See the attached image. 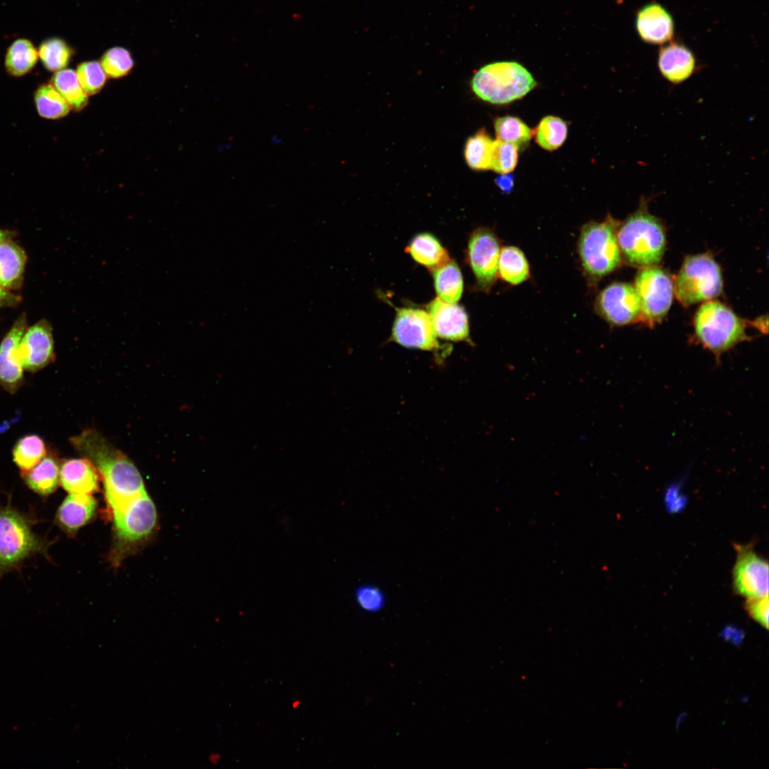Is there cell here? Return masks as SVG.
<instances>
[{
    "label": "cell",
    "mask_w": 769,
    "mask_h": 769,
    "mask_svg": "<svg viewBox=\"0 0 769 769\" xmlns=\"http://www.w3.org/2000/svg\"><path fill=\"white\" fill-rule=\"evenodd\" d=\"M722 288L719 266L706 253L685 258L674 287L677 298L685 306L713 298L721 294Z\"/></svg>",
    "instance_id": "ba28073f"
},
{
    "label": "cell",
    "mask_w": 769,
    "mask_h": 769,
    "mask_svg": "<svg viewBox=\"0 0 769 769\" xmlns=\"http://www.w3.org/2000/svg\"><path fill=\"white\" fill-rule=\"evenodd\" d=\"M567 135L566 122L560 117L548 115L541 119L535 130V141L548 151L559 148Z\"/></svg>",
    "instance_id": "1f68e13d"
},
{
    "label": "cell",
    "mask_w": 769,
    "mask_h": 769,
    "mask_svg": "<svg viewBox=\"0 0 769 769\" xmlns=\"http://www.w3.org/2000/svg\"><path fill=\"white\" fill-rule=\"evenodd\" d=\"M432 273L438 298L449 303L458 302L462 295L464 281L457 263L449 260L434 269Z\"/></svg>",
    "instance_id": "cb8c5ba5"
},
{
    "label": "cell",
    "mask_w": 769,
    "mask_h": 769,
    "mask_svg": "<svg viewBox=\"0 0 769 769\" xmlns=\"http://www.w3.org/2000/svg\"><path fill=\"white\" fill-rule=\"evenodd\" d=\"M72 51L66 42L53 38L43 42L39 48L38 56L44 67L50 71L64 69L69 63Z\"/></svg>",
    "instance_id": "d6a6232c"
},
{
    "label": "cell",
    "mask_w": 769,
    "mask_h": 769,
    "mask_svg": "<svg viewBox=\"0 0 769 769\" xmlns=\"http://www.w3.org/2000/svg\"><path fill=\"white\" fill-rule=\"evenodd\" d=\"M110 513L114 536L109 558L114 566H118L153 534L157 510L146 492Z\"/></svg>",
    "instance_id": "277c9868"
},
{
    "label": "cell",
    "mask_w": 769,
    "mask_h": 769,
    "mask_svg": "<svg viewBox=\"0 0 769 769\" xmlns=\"http://www.w3.org/2000/svg\"><path fill=\"white\" fill-rule=\"evenodd\" d=\"M21 476L30 490L39 496L48 497L60 484L59 462L51 452H48L36 466L21 471Z\"/></svg>",
    "instance_id": "44dd1931"
},
{
    "label": "cell",
    "mask_w": 769,
    "mask_h": 769,
    "mask_svg": "<svg viewBox=\"0 0 769 769\" xmlns=\"http://www.w3.org/2000/svg\"><path fill=\"white\" fill-rule=\"evenodd\" d=\"M133 63L130 52L121 47H114L107 51L100 63L106 75L113 78L127 75L132 68Z\"/></svg>",
    "instance_id": "836d02e7"
},
{
    "label": "cell",
    "mask_w": 769,
    "mask_h": 769,
    "mask_svg": "<svg viewBox=\"0 0 769 769\" xmlns=\"http://www.w3.org/2000/svg\"><path fill=\"white\" fill-rule=\"evenodd\" d=\"M271 142L274 145H277V146H280V145L283 144V141L282 138L281 137H279L278 135H275V134L271 135Z\"/></svg>",
    "instance_id": "b9f144b4"
},
{
    "label": "cell",
    "mask_w": 769,
    "mask_h": 769,
    "mask_svg": "<svg viewBox=\"0 0 769 769\" xmlns=\"http://www.w3.org/2000/svg\"><path fill=\"white\" fill-rule=\"evenodd\" d=\"M494 128L497 140L516 145L523 150L529 143L533 130L520 118L514 116L496 117Z\"/></svg>",
    "instance_id": "f546056e"
},
{
    "label": "cell",
    "mask_w": 769,
    "mask_h": 769,
    "mask_svg": "<svg viewBox=\"0 0 769 769\" xmlns=\"http://www.w3.org/2000/svg\"><path fill=\"white\" fill-rule=\"evenodd\" d=\"M418 263L433 271L450 259L446 250L439 241L429 233L416 235L406 249Z\"/></svg>",
    "instance_id": "603a6c76"
},
{
    "label": "cell",
    "mask_w": 769,
    "mask_h": 769,
    "mask_svg": "<svg viewBox=\"0 0 769 769\" xmlns=\"http://www.w3.org/2000/svg\"><path fill=\"white\" fill-rule=\"evenodd\" d=\"M46 454L43 440L34 434L21 438L13 449V460L21 471L29 470Z\"/></svg>",
    "instance_id": "4dcf8cb0"
},
{
    "label": "cell",
    "mask_w": 769,
    "mask_h": 769,
    "mask_svg": "<svg viewBox=\"0 0 769 769\" xmlns=\"http://www.w3.org/2000/svg\"><path fill=\"white\" fill-rule=\"evenodd\" d=\"M694 328L698 340L716 354L747 339L743 320L719 301L701 305L696 313Z\"/></svg>",
    "instance_id": "52a82bcc"
},
{
    "label": "cell",
    "mask_w": 769,
    "mask_h": 769,
    "mask_svg": "<svg viewBox=\"0 0 769 769\" xmlns=\"http://www.w3.org/2000/svg\"><path fill=\"white\" fill-rule=\"evenodd\" d=\"M71 444L88 459L103 479L110 512L146 493L135 465L95 429H86L72 437Z\"/></svg>",
    "instance_id": "6da1fadb"
},
{
    "label": "cell",
    "mask_w": 769,
    "mask_h": 769,
    "mask_svg": "<svg viewBox=\"0 0 769 769\" xmlns=\"http://www.w3.org/2000/svg\"><path fill=\"white\" fill-rule=\"evenodd\" d=\"M746 609L750 614L763 627H768V595L747 597Z\"/></svg>",
    "instance_id": "74e56055"
},
{
    "label": "cell",
    "mask_w": 769,
    "mask_h": 769,
    "mask_svg": "<svg viewBox=\"0 0 769 769\" xmlns=\"http://www.w3.org/2000/svg\"><path fill=\"white\" fill-rule=\"evenodd\" d=\"M355 597L360 608L369 613L381 611L386 603L382 591L371 585L360 586L355 591Z\"/></svg>",
    "instance_id": "8d00e7d4"
},
{
    "label": "cell",
    "mask_w": 769,
    "mask_h": 769,
    "mask_svg": "<svg viewBox=\"0 0 769 769\" xmlns=\"http://www.w3.org/2000/svg\"><path fill=\"white\" fill-rule=\"evenodd\" d=\"M474 93L492 104H506L518 100L535 86L532 74L515 61H498L481 68L471 82Z\"/></svg>",
    "instance_id": "5b68a950"
},
{
    "label": "cell",
    "mask_w": 769,
    "mask_h": 769,
    "mask_svg": "<svg viewBox=\"0 0 769 769\" xmlns=\"http://www.w3.org/2000/svg\"><path fill=\"white\" fill-rule=\"evenodd\" d=\"M635 26L639 38L645 43L663 45L671 40L674 22L668 10L656 2L640 8L636 15Z\"/></svg>",
    "instance_id": "e0dca14e"
},
{
    "label": "cell",
    "mask_w": 769,
    "mask_h": 769,
    "mask_svg": "<svg viewBox=\"0 0 769 769\" xmlns=\"http://www.w3.org/2000/svg\"><path fill=\"white\" fill-rule=\"evenodd\" d=\"M51 82L70 108L78 111L88 104V94L80 85L76 72L74 70L71 69L58 70L53 75Z\"/></svg>",
    "instance_id": "83f0119b"
},
{
    "label": "cell",
    "mask_w": 769,
    "mask_h": 769,
    "mask_svg": "<svg viewBox=\"0 0 769 769\" xmlns=\"http://www.w3.org/2000/svg\"><path fill=\"white\" fill-rule=\"evenodd\" d=\"M34 100L40 116L46 119H59L70 112V108L61 93L51 84H43L36 91Z\"/></svg>",
    "instance_id": "f1b7e54d"
},
{
    "label": "cell",
    "mask_w": 769,
    "mask_h": 769,
    "mask_svg": "<svg viewBox=\"0 0 769 769\" xmlns=\"http://www.w3.org/2000/svg\"><path fill=\"white\" fill-rule=\"evenodd\" d=\"M26 328V316L23 313L0 344V385L10 393H15L23 382L24 369L19 357V346Z\"/></svg>",
    "instance_id": "9a60e30c"
},
{
    "label": "cell",
    "mask_w": 769,
    "mask_h": 769,
    "mask_svg": "<svg viewBox=\"0 0 769 769\" xmlns=\"http://www.w3.org/2000/svg\"><path fill=\"white\" fill-rule=\"evenodd\" d=\"M26 262L24 251L9 240L0 244V286L16 290L21 286Z\"/></svg>",
    "instance_id": "7402d4cb"
},
{
    "label": "cell",
    "mask_w": 769,
    "mask_h": 769,
    "mask_svg": "<svg viewBox=\"0 0 769 769\" xmlns=\"http://www.w3.org/2000/svg\"><path fill=\"white\" fill-rule=\"evenodd\" d=\"M76 74L80 85L88 95L98 93L106 81V73L97 61H87L80 64Z\"/></svg>",
    "instance_id": "e575fe53"
},
{
    "label": "cell",
    "mask_w": 769,
    "mask_h": 769,
    "mask_svg": "<svg viewBox=\"0 0 769 769\" xmlns=\"http://www.w3.org/2000/svg\"><path fill=\"white\" fill-rule=\"evenodd\" d=\"M12 236L11 231L0 229V244L11 240Z\"/></svg>",
    "instance_id": "60d3db41"
},
{
    "label": "cell",
    "mask_w": 769,
    "mask_h": 769,
    "mask_svg": "<svg viewBox=\"0 0 769 769\" xmlns=\"http://www.w3.org/2000/svg\"><path fill=\"white\" fill-rule=\"evenodd\" d=\"M391 339L400 345L434 350L439 347L429 313L419 308H402L396 309Z\"/></svg>",
    "instance_id": "8fae6325"
},
{
    "label": "cell",
    "mask_w": 769,
    "mask_h": 769,
    "mask_svg": "<svg viewBox=\"0 0 769 769\" xmlns=\"http://www.w3.org/2000/svg\"><path fill=\"white\" fill-rule=\"evenodd\" d=\"M617 227L618 223L612 216L601 222L587 223L582 227L577 251L582 269L592 281L600 280L620 264Z\"/></svg>",
    "instance_id": "8992f818"
},
{
    "label": "cell",
    "mask_w": 769,
    "mask_h": 769,
    "mask_svg": "<svg viewBox=\"0 0 769 769\" xmlns=\"http://www.w3.org/2000/svg\"><path fill=\"white\" fill-rule=\"evenodd\" d=\"M97 508L92 495L68 493L57 508L54 521L68 536H74L90 522Z\"/></svg>",
    "instance_id": "ac0fdd59"
},
{
    "label": "cell",
    "mask_w": 769,
    "mask_h": 769,
    "mask_svg": "<svg viewBox=\"0 0 769 769\" xmlns=\"http://www.w3.org/2000/svg\"><path fill=\"white\" fill-rule=\"evenodd\" d=\"M498 276L511 285L520 284L529 278L528 261L519 248L508 246L501 249Z\"/></svg>",
    "instance_id": "d4e9b609"
},
{
    "label": "cell",
    "mask_w": 769,
    "mask_h": 769,
    "mask_svg": "<svg viewBox=\"0 0 769 769\" xmlns=\"http://www.w3.org/2000/svg\"><path fill=\"white\" fill-rule=\"evenodd\" d=\"M518 159V148L511 143L496 140L491 170L500 174L512 172Z\"/></svg>",
    "instance_id": "d590c367"
},
{
    "label": "cell",
    "mask_w": 769,
    "mask_h": 769,
    "mask_svg": "<svg viewBox=\"0 0 769 769\" xmlns=\"http://www.w3.org/2000/svg\"><path fill=\"white\" fill-rule=\"evenodd\" d=\"M495 183L503 193L508 194L513 188L514 177L508 173L501 174V175L496 179Z\"/></svg>",
    "instance_id": "ab89813d"
},
{
    "label": "cell",
    "mask_w": 769,
    "mask_h": 769,
    "mask_svg": "<svg viewBox=\"0 0 769 769\" xmlns=\"http://www.w3.org/2000/svg\"><path fill=\"white\" fill-rule=\"evenodd\" d=\"M617 238L621 255L632 266H652L663 256L666 246L663 227L644 203L617 229Z\"/></svg>",
    "instance_id": "3957f363"
},
{
    "label": "cell",
    "mask_w": 769,
    "mask_h": 769,
    "mask_svg": "<svg viewBox=\"0 0 769 769\" xmlns=\"http://www.w3.org/2000/svg\"><path fill=\"white\" fill-rule=\"evenodd\" d=\"M38 58V53L27 39L16 40L9 48L5 66L7 72L12 76H22L35 66Z\"/></svg>",
    "instance_id": "4316f807"
},
{
    "label": "cell",
    "mask_w": 769,
    "mask_h": 769,
    "mask_svg": "<svg viewBox=\"0 0 769 769\" xmlns=\"http://www.w3.org/2000/svg\"><path fill=\"white\" fill-rule=\"evenodd\" d=\"M657 65L664 78L677 85L688 80L695 73L696 60L686 46L670 42L660 48Z\"/></svg>",
    "instance_id": "d6986e66"
},
{
    "label": "cell",
    "mask_w": 769,
    "mask_h": 769,
    "mask_svg": "<svg viewBox=\"0 0 769 769\" xmlns=\"http://www.w3.org/2000/svg\"><path fill=\"white\" fill-rule=\"evenodd\" d=\"M427 313L437 337L454 342L469 341V318L463 307L436 298L428 304Z\"/></svg>",
    "instance_id": "2e32d148"
},
{
    "label": "cell",
    "mask_w": 769,
    "mask_h": 769,
    "mask_svg": "<svg viewBox=\"0 0 769 769\" xmlns=\"http://www.w3.org/2000/svg\"><path fill=\"white\" fill-rule=\"evenodd\" d=\"M19 357L24 370L36 372L55 358L52 328L45 319L25 330L19 346Z\"/></svg>",
    "instance_id": "5bb4252c"
},
{
    "label": "cell",
    "mask_w": 769,
    "mask_h": 769,
    "mask_svg": "<svg viewBox=\"0 0 769 769\" xmlns=\"http://www.w3.org/2000/svg\"><path fill=\"white\" fill-rule=\"evenodd\" d=\"M500 251L499 240L490 229L478 228L471 234L466 257L479 290L488 292L496 283Z\"/></svg>",
    "instance_id": "30bf717a"
},
{
    "label": "cell",
    "mask_w": 769,
    "mask_h": 769,
    "mask_svg": "<svg viewBox=\"0 0 769 769\" xmlns=\"http://www.w3.org/2000/svg\"><path fill=\"white\" fill-rule=\"evenodd\" d=\"M496 140H492L484 130L468 138L464 147V157L474 170L491 169Z\"/></svg>",
    "instance_id": "484cf974"
},
{
    "label": "cell",
    "mask_w": 769,
    "mask_h": 769,
    "mask_svg": "<svg viewBox=\"0 0 769 769\" xmlns=\"http://www.w3.org/2000/svg\"><path fill=\"white\" fill-rule=\"evenodd\" d=\"M36 521L9 503L0 506V576L19 569L28 559L41 555L49 559L53 542L36 534Z\"/></svg>",
    "instance_id": "7a4b0ae2"
},
{
    "label": "cell",
    "mask_w": 769,
    "mask_h": 769,
    "mask_svg": "<svg viewBox=\"0 0 769 769\" xmlns=\"http://www.w3.org/2000/svg\"><path fill=\"white\" fill-rule=\"evenodd\" d=\"M736 560L733 569L735 592L746 597L768 595V563L751 545H735Z\"/></svg>",
    "instance_id": "7c38bea8"
},
{
    "label": "cell",
    "mask_w": 769,
    "mask_h": 769,
    "mask_svg": "<svg viewBox=\"0 0 769 769\" xmlns=\"http://www.w3.org/2000/svg\"><path fill=\"white\" fill-rule=\"evenodd\" d=\"M20 301L19 295L0 286V308L13 307Z\"/></svg>",
    "instance_id": "f35d334b"
},
{
    "label": "cell",
    "mask_w": 769,
    "mask_h": 769,
    "mask_svg": "<svg viewBox=\"0 0 769 769\" xmlns=\"http://www.w3.org/2000/svg\"><path fill=\"white\" fill-rule=\"evenodd\" d=\"M634 287L640 301V319L649 325L661 321L673 300L674 285L669 276L658 267H645L637 273Z\"/></svg>",
    "instance_id": "9c48e42d"
},
{
    "label": "cell",
    "mask_w": 769,
    "mask_h": 769,
    "mask_svg": "<svg viewBox=\"0 0 769 769\" xmlns=\"http://www.w3.org/2000/svg\"><path fill=\"white\" fill-rule=\"evenodd\" d=\"M100 474L87 458L70 459L60 465V484L68 493L92 495L100 488Z\"/></svg>",
    "instance_id": "ffe728a7"
},
{
    "label": "cell",
    "mask_w": 769,
    "mask_h": 769,
    "mask_svg": "<svg viewBox=\"0 0 769 769\" xmlns=\"http://www.w3.org/2000/svg\"><path fill=\"white\" fill-rule=\"evenodd\" d=\"M595 308L607 322L614 325H625L639 320L641 305L633 286L616 282L605 288L597 295Z\"/></svg>",
    "instance_id": "4fadbf2b"
}]
</instances>
